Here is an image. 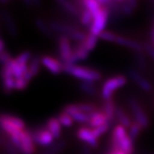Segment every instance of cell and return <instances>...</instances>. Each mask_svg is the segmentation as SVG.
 I'll return each mask as SVG.
<instances>
[{"instance_id":"cell-1","label":"cell","mask_w":154,"mask_h":154,"mask_svg":"<svg viewBox=\"0 0 154 154\" xmlns=\"http://www.w3.org/2000/svg\"><path fill=\"white\" fill-rule=\"evenodd\" d=\"M110 150H121L126 154H133L134 152V141L128 136L127 128L120 124H116L112 129Z\"/></svg>"},{"instance_id":"cell-2","label":"cell","mask_w":154,"mask_h":154,"mask_svg":"<svg viewBox=\"0 0 154 154\" xmlns=\"http://www.w3.org/2000/svg\"><path fill=\"white\" fill-rule=\"evenodd\" d=\"M63 72L81 80L82 82H93L100 81L102 75L99 71L88 67L80 65H68L63 64Z\"/></svg>"},{"instance_id":"cell-3","label":"cell","mask_w":154,"mask_h":154,"mask_svg":"<svg viewBox=\"0 0 154 154\" xmlns=\"http://www.w3.org/2000/svg\"><path fill=\"white\" fill-rule=\"evenodd\" d=\"M127 78L124 75H118L110 77L105 81L101 88V96L104 100L113 99L114 94L116 90L122 88L127 84Z\"/></svg>"},{"instance_id":"cell-4","label":"cell","mask_w":154,"mask_h":154,"mask_svg":"<svg viewBox=\"0 0 154 154\" xmlns=\"http://www.w3.org/2000/svg\"><path fill=\"white\" fill-rule=\"evenodd\" d=\"M110 13L108 8H106L105 6H102L101 9L95 15L93 16V22H92L91 27L89 28L88 32L99 37V34L103 31H105V28L110 18Z\"/></svg>"},{"instance_id":"cell-5","label":"cell","mask_w":154,"mask_h":154,"mask_svg":"<svg viewBox=\"0 0 154 154\" xmlns=\"http://www.w3.org/2000/svg\"><path fill=\"white\" fill-rule=\"evenodd\" d=\"M28 130L35 145H38L41 146H50L51 144H53L54 137L45 126L36 128L33 130Z\"/></svg>"},{"instance_id":"cell-6","label":"cell","mask_w":154,"mask_h":154,"mask_svg":"<svg viewBox=\"0 0 154 154\" xmlns=\"http://www.w3.org/2000/svg\"><path fill=\"white\" fill-rule=\"evenodd\" d=\"M128 104L129 106V109L132 112L134 121L137 122L143 128H147L150 123V120H149L148 116L142 108V106L140 105V103L135 99L130 98L128 100Z\"/></svg>"},{"instance_id":"cell-7","label":"cell","mask_w":154,"mask_h":154,"mask_svg":"<svg viewBox=\"0 0 154 154\" xmlns=\"http://www.w3.org/2000/svg\"><path fill=\"white\" fill-rule=\"evenodd\" d=\"M58 43V52L60 57V61L64 63L70 57L73 52V46L71 45L70 38L66 35H60L57 39Z\"/></svg>"},{"instance_id":"cell-8","label":"cell","mask_w":154,"mask_h":154,"mask_svg":"<svg viewBox=\"0 0 154 154\" xmlns=\"http://www.w3.org/2000/svg\"><path fill=\"white\" fill-rule=\"evenodd\" d=\"M77 138L85 143V145H88L90 147H97L99 146V139L95 137L94 133L92 131V128L88 127H82L80 128L76 133Z\"/></svg>"},{"instance_id":"cell-9","label":"cell","mask_w":154,"mask_h":154,"mask_svg":"<svg viewBox=\"0 0 154 154\" xmlns=\"http://www.w3.org/2000/svg\"><path fill=\"white\" fill-rule=\"evenodd\" d=\"M19 138L21 140V153L33 154L35 152V144L29 134L28 129H23L19 134Z\"/></svg>"},{"instance_id":"cell-10","label":"cell","mask_w":154,"mask_h":154,"mask_svg":"<svg viewBox=\"0 0 154 154\" xmlns=\"http://www.w3.org/2000/svg\"><path fill=\"white\" fill-rule=\"evenodd\" d=\"M41 63L53 75H59L62 72H63V63L55 57L44 56L41 57Z\"/></svg>"},{"instance_id":"cell-11","label":"cell","mask_w":154,"mask_h":154,"mask_svg":"<svg viewBox=\"0 0 154 154\" xmlns=\"http://www.w3.org/2000/svg\"><path fill=\"white\" fill-rule=\"evenodd\" d=\"M63 111H65L66 113L70 116L74 121L77 122L79 123L88 124V122H89V115L82 112L77 108L76 104L66 105L63 109Z\"/></svg>"},{"instance_id":"cell-12","label":"cell","mask_w":154,"mask_h":154,"mask_svg":"<svg viewBox=\"0 0 154 154\" xmlns=\"http://www.w3.org/2000/svg\"><path fill=\"white\" fill-rule=\"evenodd\" d=\"M129 77L131 78L134 82L137 85L140 89H142L145 92H150L152 90V85L148 80L145 76L142 75V74L140 72H139L137 69H131L128 71Z\"/></svg>"},{"instance_id":"cell-13","label":"cell","mask_w":154,"mask_h":154,"mask_svg":"<svg viewBox=\"0 0 154 154\" xmlns=\"http://www.w3.org/2000/svg\"><path fill=\"white\" fill-rule=\"evenodd\" d=\"M57 4L60 6L63 11H65L67 13H69L73 17L79 18V17L82 14V8L78 4V2L74 3V2L67 1V0H58V1H57Z\"/></svg>"},{"instance_id":"cell-14","label":"cell","mask_w":154,"mask_h":154,"mask_svg":"<svg viewBox=\"0 0 154 154\" xmlns=\"http://www.w3.org/2000/svg\"><path fill=\"white\" fill-rule=\"evenodd\" d=\"M48 24L53 32L61 33V35H66V36H69L78 28L76 27H74L73 25L58 22H48Z\"/></svg>"},{"instance_id":"cell-15","label":"cell","mask_w":154,"mask_h":154,"mask_svg":"<svg viewBox=\"0 0 154 154\" xmlns=\"http://www.w3.org/2000/svg\"><path fill=\"white\" fill-rule=\"evenodd\" d=\"M116 43L120 45H123V46H126L129 49L134 51L135 52H139V51H143L144 47L142 45L140 44V42H138L136 40L133 39V38H127L124 36H121V35H118L116 40Z\"/></svg>"},{"instance_id":"cell-16","label":"cell","mask_w":154,"mask_h":154,"mask_svg":"<svg viewBox=\"0 0 154 154\" xmlns=\"http://www.w3.org/2000/svg\"><path fill=\"white\" fill-rule=\"evenodd\" d=\"M116 107L117 105H116L114 99H108V100H104L103 104V108L102 111L104 112L108 119L109 123L111 124L116 121Z\"/></svg>"},{"instance_id":"cell-17","label":"cell","mask_w":154,"mask_h":154,"mask_svg":"<svg viewBox=\"0 0 154 154\" xmlns=\"http://www.w3.org/2000/svg\"><path fill=\"white\" fill-rule=\"evenodd\" d=\"M105 123H109V122H108V119H107L105 114L102 110H96L89 115L88 125L91 127V128L101 126Z\"/></svg>"},{"instance_id":"cell-18","label":"cell","mask_w":154,"mask_h":154,"mask_svg":"<svg viewBox=\"0 0 154 154\" xmlns=\"http://www.w3.org/2000/svg\"><path fill=\"white\" fill-rule=\"evenodd\" d=\"M46 128L52 134L54 139H59L62 135V125L57 117H51L46 122Z\"/></svg>"},{"instance_id":"cell-19","label":"cell","mask_w":154,"mask_h":154,"mask_svg":"<svg viewBox=\"0 0 154 154\" xmlns=\"http://www.w3.org/2000/svg\"><path fill=\"white\" fill-rule=\"evenodd\" d=\"M116 120L122 126H123L125 128H128L131 126L133 121L131 120L129 115L127 113L125 110H123V108L121 106H117L116 107Z\"/></svg>"},{"instance_id":"cell-20","label":"cell","mask_w":154,"mask_h":154,"mask_svg":"<svg viewBox=\"0 0 154 154\" xmlns=\"http://www.w3.org/2000/svg\"><path fill=\"white\" fill-rule=\"evenodd\" d=\"M2 17H3V20H4L5 24L8 32L11 33L12 36H17V26L15 24V22L13 21V18L11 16V14L9 13V11L4 10L3 12H2Z\"/></svg>"},{"instance_id":"cell-21","label":"cell","mask_w":154,"mask_h":154,"mask_svg":"<svg viewBox=\"0 0 154 154\" xmlns=\"http://www.w3.org/2000/svg\"><path fill=\"white\" fill-rule=\"evenodd\" d=\"M73 52H74L75 56L76 57L78 62L87 59L88 57V56H89V53H90L88 50L85 48V46L83 45L82 42L77 43L75 45V46L73 47Z\"/></svg>"},{"instance_id":"cell-22","label":"cell","mask_w":154,"mask_h":154,"mask_svg":"<svg viewBox=\"0 0 154 154\" xmlns=\"http://www.w3.org/2000/svg\"><path fill=\"white\" fill-rule=\"evenodd\" d=\"M79 88L84 94H88L89 96H95L98 94V90L95 86V82H81Z\"/></svg>"},{"instance_id":"cell-23","label":"cell","mask_w":154,"mask_h":154,"mask_svg":"<svg viewBox=\"0 0 154 154\" xmlns=\"http://www.w3.org/2000/svg\"><path fill=\"white\" fill-rule=\"evenodd\" d=\"M41 66V58L38 57H34L30 60V63L28 64V72L31 75V76H36L39 73Z\"/></svg>"},{"instance_id":"cell-24","label":"cell","mask_w":154,"mask_h":154,"mask_svg":"<svg viewBox=\"0 0 154 154\" xmlns=\"http://www.w3.org/2000/svg\"><path fill=\"white\" fill-rule=\"evenodd\" d=\"M98 39H99V37L88 32L86 35L85 39L82 41V44L85 46V48L90 52L96 47V45L98 44Z\"/></svg>"},{"instance_id":"cell-25","label":"cell","mask_w":154,"mask_h":154,"mask_svg":"<svg viewBox=\"0 0 154 154\" xmlns=\"http://www.w3.org/2000/svg\"><path fill=\"white\" fill-rule=\"evenodd\" d=\"M66 146V141L64 140H59L56 143L51 144L48 148L45 151L43 154H59L65 148Z\"/></svg>"},{"instance_id":"cell-26","label":"cell","mask_w":154,"mask_h":154,"mask_svg":"<svg viewBox=\"0 0 154 154\" xmlns=\"http://www.w3.org/2000/svg\"><path fill=\"white\" fill-rule=\"evenodd\" d=\"M142 129H143V128L140 126L137 122L133 121L131 126L129 127L127 130H128V136L131 138L133 141H134V140H137V138L139 137V135H140V134Z\"/></svg>"},{"instance_id":"cell-27","label":"cell","mask_w":154,"mask_h":154,"mask_svg":"<svg viewBox=\"0 0 154 154\" xmlns=\"http://www.w3.org/2000/svg\"><path fill=\"white\" fill-rule=\"evenodd\" d=\"M35 24H36V27L38 28V30L42 33H44L45 35H47L49 37H52L53 36L54 32L51 29L49 24L47 22H45L44 20L38 18V19H37L35 21Z\"/></svg>"},{"instance_id":"cell-28","label":"cell","mask_w":154,"mask_h":154,"mask_svg":"<svg viewBox=\"0 0 154 154\" xmlns=\"http://www.w3.org/2000/svg\"><path fill=\"white\" fill-rule=\"evenodd\" d=\"M79 21L84 27H87V28H89L91 27L92 22H93V15L91 14L90 11H88V10L83 8L82 14L79 17Z\"/></svg>"},{"instance_id":"cell-29","label":"cell","mask_w":154,"mask_h":154,"mask_svg":"<svg viewBox=\"0 0 154 154\" xmlns=\"http://www.w3.org/2000/svg\"><path fill=\"white\" fill-rule=\"evenodd\" d=\"M57 118V120L61 123V125L63 127H65V128L73 126L74 122H75L73 120V118H72L71 116L69 115L68 113H66L65 111H63V110L58 114Z\"/></svg>"},{"instance_id":"cell-30","label":"cell","mask_w":154,"mask_h":154,"mask_svg":"<svg viewBox=\"0 0 154 154\" xmlns=\"http://www.w3.org/2000/svg\"><path fill=\"white\" fill-rule=\"evenodd\" d=\"M3 116L5 118L6 121L9 122L13 126L17 127L18 128H20V129H25V122L21 118H19L17 116H15L8 115V114H5V115Z\"/></svg>"},{"instance_id":"cell-31","label":"cell","mask_w":154,"mask_h":154,"mask_svg":"<svg viewBox=\"0 0 154 154\" xmlns=\"http://www.w3.org/2000/svg\"><path fill=\"white\" fill-rule=\"evenodd\" d=\"M15 82L16 79L13 76L3 79V88L6 94H11L15 90Z\"/></svg>"},{"instance_id":"cell-32","label":"cell","mask_w":154,"mask_h":154,"mask_svg":"<svg viewBox=\"0 0 154 154\" xmlns=\"http://www.w3.org/2000/svg\"><path fill=\"white\" fill-rule=\"evenodd\" d=\"M77 108L81 110L82 112L90 115L91 113H93L97 110V106L94 104H91V103H81V104H76Z\"/></svg>"},{"instance_id":"cell-33","label":"cell","mask_w":154,"mask_h":154,"mask_svg":"<svg viewBox=\"0 0 154 154\" xmlns=\"http://www.w3.org/2000/svg\"><path fill=\"white\" fill-rule=\"evenodd\" d=\"M31 57H32V54L29 51H24L18 56L17 58H15V60L19 65L23 66V65H28V62L31 60Z\"/></svg>"},{"instance_id":"cell-34","label":"cell","mask_w":154,"mask_h":154,"mask_svg":"<svg viewBox=\"0 0 154 154\" xmlns=\"http://www.w3.org/2000/svg\"><path fill=\"white\" fill-rule=\"evenodd\" d=\"M118 34H116L114 32H111V31H103L102 33H100L99 35V38H101L103 40L105 41H108V42H114L116 43V40L117 38Z\"/></svg>"},{"instance_id":"cell-35","label":"cell","mask_w":154,"mask_h":154,"mask_svg":"<svg viewBox=\"0 0 154 154\" xmlns=\"http://www.w3.org/2000/svg\"><path fill=\"white\" fill-rule=\"evenodd\" d=\"M110 126V123H105V124H103L101 126L96 127V128H92V131H93L94 134L95 135V137L97 138V139H99L103 134H105V133L109 130Z\"/></svg>"},{"instance_id":"cell-36","label":"cell","mask_w":154,"mask_h":154,"mask_svg":"<svg viewBox=\"0 0 154 154\" xmlns=\"http://www.w3.org/2000/svg\"><path fill=\"white\" fill-rule=\"evenodd\" d=\"M28 82L24 78V77H21L16 79L15 82V90H18V91H22L28 88Z\"/></svg>"},{"instance_id":"cell-37","label":"cell","mask_w":154,"mask_h":154,"mask_svg":"<svg viewBox=\"0 0 154 154\" xmlns=\"http://www.w3.org/2000/svg\"><path fill=\"white\" fill-rule=\"evenodd\" d=\"M135 58H136L138 66L141 69L146 68V57H145V54H144V51L135 52Z\"/></svg>"},{"instance_id":"cell-38","label":"cell","mask_w":154,"mask_h":154,"mask_svg":"<svg viewBox=\"0 0 154 154\" xmlns=\"http://www.w3.org/2000/svg\"><path fill=\"white\" fill-rule=\"evenodd\" d=\"M3 145H4V146H5V149L6 150V152H8V154H19V151L17 150L12 144H11V142L10 141H5L4 143H3Z\"/></svg>"},{"instance_id":"cell-39","label":"cell","mask_w":154,"mask_h":154,"mask_svg":"<svg viewBox=\"0 0 154 154\" xmlns=\"http://www.w3.org/2000/svg\"><path fill=\"white\" fill-rule=\"evenodd\" d=\"M12 59L11 54L7 51H4L2 52H0V63L4 65L6 64L7 63H9L10 61Z\"/></svg>"},{"instance_id":"cell-40","label":"cell","mask_w":154,"mask_h":154,"mask_svg":"<svg viewBox=\"0 0 154 154\" xmlns=\"http://www.w3.org/2000/svg\"><path fill=\"white\" fill-rule=\"evenodd\" d=\"M144 50L146 51V52L151 57H152V59L154 61V47L151 44H149V43H145L143 45Z\"/></svg>"},{"instance_id":"cell-41","label":"cell","mask_w":154,"mask_h":154,"mask_svg":"<svg viewBox=\"0 0 154 154\" xmlns=\"http://www.w3.org/2000/svg\"><path fill=\"white\" fill-rule=\"evenodd\" d=\"M81 154H92L90 146H88V145H85V144H84L82 146V147Z\"/></svg>"},{"instance_id":"cell-42","label":"cell","mask_w":154,"mask_h":154,"mask_svg":"<svg viewBox=\"0 0 154 154\" xmlns=\"http://www.w3.org/2000/svg\"><path fill=\"white\" fill-rule=\"evenodd\" d=\"M27 5H38L40 3L38 1H25L24 2Z\"/></svg>"},{"instance_id":"cell-43","label":"cell","mask_w":154,"mask_h":154,"mask_svg":"<svg viewBox=\"0 0 154 154\" xmlns=\"http://www.w3.org/2000/svg\"><path fill=\"white\" fill-rule=\"evenodd\" d=\"M5 45L4 43L3 39L0 38V52L4 51H5Z\"/></svg>"},{"instance_id":"cell-44","label":"cell","mask_w":154,"mask_h":154,"mask_svg":"<svg viewBox=\"0 0 154 154\" xmlns=\"http://www.w3.org/2000/svg\"><path fill=\"white\" fill-rule=\"evenodd\" d=\"M116 154H126L125 152H123L121 150H118V151H116Z\"/></svg>"},{"instance_id":"cell-45","label":"cell","mask_w":154,"mask_h":154,"mask_svg":"<svg viewBox=\"0 0 154 154\" xmlns=\"http://www.w3.org/2000/svg\"><path fill=\"white\" fill-rule=\"evenodd\" d=\"M151 32H152V33L154 34V27H153V28L152 29V31H151Z\"/></svg>"}]
</instances>
